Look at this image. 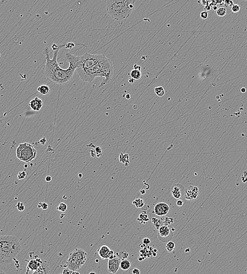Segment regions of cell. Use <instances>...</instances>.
Here are the masks:
<instances>
[{"mask_svg": "<svg viewBox=\"0 0 247 274\" xmlns=\"http://www.w3.org/2000/svg\"><path fill=\"white\" fill-rule=\"evenodd\" d=\"M50 269L46 261H42L40 267L33 274H50Z\"/></svg>", "mask_w": 247, "mask_h": 274, "instance_id": "15", "label": "cell"}, {"mask_svg": "<svg viewBox=\"0 0 247 274\" xmlns=\"http://www.w3.org/2000/svg\"><path fill=\"white\" fill-rule=\"evenodd\" d=\"M130 77L134 79L135 80H138L141 78V71L137 69H134L130 72Z\"/></svg>", "mask_w": 247, "mask_h": 274, "instance_id": "19", "label": "cell"}, {"mask_svg": "<svg viewBox=\"0 0 247 274\" xmlns=\"http://www.w3.org/2000/svg\"><path fill=\"white\" fill-rule=\"evenodd\" d=\"M75 46V44L74 43H73V42H70V43H68L66 44L65 45V47L66 49H72L73 47Z\"/></svg>", "mask_w": 247, "mask_h": 274, "instance_id": "37", "label": "cell"}, {"mask_svg": "<svg viewBox=\"0 0 247 274\" xmlns=\"http://www.w3.org/2000/svg\"><path fill=\"white\" fill-rule=\"evenodd\" d=\"M173 231L168 226H160L158 231V238L163 243L170 241L173 238Z\"/></svg>", "mask_w": 247, "mask_h": 274, "instance_id": "8", "label": "cell"}, {"mask_svg": "<svg viewBox=\"0 0 247 274\" xmlns=\"http://www.w3.org/2000/svg\"><path fill=\"white\" fill-rule=\"evenodd\" d=\"M175 247H176V245L175 244V243L171 241H168L167 245L166 246V249L169 253L173 252L175 249Z\"/></svg>", "mask_w": 247, "mask_h": 274, "instance_id": "23", "label": "cell"}, {"mask_svg": "<svg viewBox=\"0 0 247 274\" xmlns=\"http://www.w3.org/2000/svg\"><path fill=\"white\" fill-rule=\"evenodd\" d=\"M82 80L91 83L96 77H105L99 87H103L112 80L113 74V65L110 59L105 55L97 63L86 70L76 69Z\"/></svg>", "mask_w": 247, "mask_h": 274, "instance_id": "2", "label": "cell"}, {"mask_svg": "<svg viewBox=\"0 0 247 274\" xmlns=\"http://www.w3.org/2000/svg\"><path fill=\"white\" fill-rule=\"evenodd\" d=\"M121 259L119 257L110 259L108 261V271L113 274H116L120 267Z\"/></svg>", "mask_w": 247, "mask_h": 274, "instance_id": "11", "label": "cell"}, {"mask_svg": "<svg viewBox=\"0 0 247 274\" xmlns=\"http://www.w3.org/2000/svg\"><path fill=\"white\" fill-rule=\"evenodd\" d=\"M67 204L63 202H61L60 204L57 207V209L58 211L62 213H65L66 211H67Z\"/></svg>", "mask_w": 247, "mask_h": 274, "instance_id": "29", "label": "cell"}, {"mask_svg": "<svg viewBox=\"0 0 247 274\" xmlns=\"http://www.w3.org/2000/svg\"><path fill=\"white\" fill-rule=\"evenodd\" d=\"M62 274H80V273L77 272V271H73L70 270L67 267L65 268L64 269Z\"/></svg>", "mask_w": 247, "mask_h": 274, "instance_id": "30", "label": "cell"}, {"mask_svg": "<svg viewBox=\"0 0 247 274\" xmlns=\"http://www.w3.org/2000/svg\"><path fill=\"white\" fill-rule=\"evenodd\" d=\"M65 44L57 45L53 44L52 48L53 50V57L50 59L49 48L46 47L44 49L46 63L44 66V74L48 80L54 84H67L73 78L75 71L79 67V56L74 55L71 53H67L65 60L69 63V67L66 69L61 68L57 62V58L60 49L65 47Z\"/></svg>", "mask_w": 247, "mask_h": 274, "instance_id": "1", "label": "cell"}, {"mask_svg": "<svg viewBox=\"0 0 247 274\" xmlns=\"http://www.w3.org/2000/svg\"><path fill=\"white\" fill-rule=\"evenodd\" d=\"M241 179H242V182L245 183L247 182V171H244V172L242 173V177H241Z\"/></svg>", "mask_w": 247, "mask_h": 274, "instance_id": "36", "label": "cell"}, {"mask_svg": "<svg viewBox=\"0 0 247 274\" xmlns=\"http://www.w3.org/2000/svg\"><path fill=\"white\" fill-rule=\"evenodd\" d=\"M176 204H177V205L178 207H181V206H183V204H184V201L183 200L178 199V200L177 201Z\"/></svg>", "mask_w": 247, "mask_h": 274, "instance_id": "41", "label": "cell"}, {"mask_svg": "<svg viewBox=\"0 0 247 274\" xmlns=\"http://www.w3.org/2000/svg\"><path fill=\"white\" fill-rule=\"evenodd\" d=\"M96 263H98V262H99V260H98V259H96Z\"/></svg>", "mask_w": 247, "mask_h": 274, "instance_id": "57", "label": "cell"}, {"mask_svg": "<svg viewBox=\"0 0 247 274\" xmlns=\"http://www.w3.org/2000/svg\"><path fill=\"white\" fill-rule=\"evenodd\" d=\"M1 57V54L0 53V57Z\"/></svg>", "mask_w": 247, "mask_h": 274, "instance_id": "58", "label": "cell"}, {"mask_svg": "<svg viewBox=\"0 0 247 274\" xmlns=\"http://www.w3.org/2000/svg\"><path fill=\"white\" fill-rule=\"evenodd\" d=\"M184 188L181 184H174L171 188V194L174 198L179 199L182 196V194Z\"/></svg>", "mask_w": 247, "mask_h": 274, "instance_id": "14", "label": "cell"}, {"mask_svg": "<svg viewBox=\"0 0 247 274\" xmlns=\"http://www.w3.org/2000/svg\"><path fill=\"white\" fill-rule=\"evenodd\" d=\"M155 92L158 97H163L165 94V91L163 87H157L155 88Z\"/></svg>", "mask_w": 247, "mask_h": 274, "instance_id": "22", "label": "cell"}, {"mask_svg": "<svg viewBox=\"0 0 247 274\" xmlns=\"http://www.w3.org/2000/svg\"><path fill=\"white\" fill-rule=\"evenodd\" d=\"M201 19L204 20H206L207 18L208 17V13L207 11H203L201 12Z\"/></svg>", "mask_w": 247, "mask_h": 274, "instance_id": "35", "label": "cell"}, {"mask_svg": "<svg viewBox=\"0 0 247 274\" xmlns=\"http://www.w3.org/2000/svg\"><path fill=\"white\" fill-rule=\"evenodd\" d=\"M21 250V245L18 238L14 236H0V264H9Z\"/></svg>", "mask_w": 247, "mask_h": 274, "instance_id": "3", "label": "cell"}, {"mask_svg": "<svg viewBox=\"0 0 247 274\" xmlns=\"http://www.w3.org/2000/svg\"><path fill=\"white\" fill-rule=\"evenodd\" d=\"M119 159L120 162L127 167L129 164V157L128 154H123L122 152L120 153L119 156Z\"/></svg>", "mask_w": 247, "mask_h": 274, "instance_id": "17", "label": "cell"}, {"mask_svg": "<svg viewBox=\"0 0 247 274\" xmlns=\"http://www.w3.org/2000/svg\"><path fill=\"white\" fill-rule=\"evenodd\" d=\"M199 194V188L195 186H189L185 191L184 197L188 201H194L197 199Z\"/></svg>", "mask_w": 247, "mask_h": 274, "instance_id": "9", "label": "cell"}, {"mask_svg": "<svg viewBox=\"0 0 247 274\" xmlns=\"http://www.w3.org/2000/svg\"><path fill=\"white\" fill-rule=\"evenodd\" d=\"M0 274H5V273L2 270H0Z\"/></svg>", "mask_w": 247, "mask_h": 274, "instance_id": "54", "label": "cell"}, {"mask_svg": "<svg viewBox=\"0 0 247 274\" xmlns=\"http://www.w3.org/2000/svg\"><path fill=\"white\" fill-rule=\"evenodd\" d=\"M43 101L38 97H35L29 104L31 108L34 111H39L43 107Z\"/></svg>", "mask_w": 247, "mask_h": 274, "instance_id": "13", "label": "cell"}, {"mask_svg": "<svg viewBox=\"0 0 247 274\" xmlns=\"http://www.w3.org/2000/svg\"><path fill=\"white\" fill-rule=\"evenodd\" d=\"M41 206H42V202H39V204H38V208H41Z\"/></svg>", "mask_w": 247, "mask_h": 274, "instance_id": "52", "label": "cell"}, {"mask_svg": "<svg viewBox=\"0 0 247 274\" xmlns=\"http://www.w3.org/2000/svg\"><path fill=\"white\" fill-rule=\"evenodd\" d=\"M17 157L21 161L30 162L36 158L37 151L33 146L29 143L20 144L17 148Z\"/></svg>", "mask_w": 247, "mask_h": 274, "instance_id": "6", "label": "cell"}, {"mask_svg": "<svg viewBox=\"0 0 247 274\" xmlns=\"http://www.w3.org/2000/svg\"><path fill=\"white\" fill-rule=\"evenodd\" d=\"M50 87L46 84H43L37 88V91L42 95H46L50 92Z\"/></svg>", "mask_w": 247, "mask_h": 274, "instance_id": "20", "label": "cell"}, {"mask_svg": "<svg viewBox=\"0 0 247 274\" xmlns=\"http://www.w3.org/2000/svg\"><path fill=\"white\" fill-rule=\"evenodd\" d=\"M138 220H140V222H139V224H142L143 223L145 224V223L149 221V218H148V216L147 214H146L145 215L144 213H142L141 214H140L139 218H138Z\"/></svg>", "mask_w": 247, "mask_h": 274, "instance_id": "24", "label": "cell"}, {"mask_svg": "<svg viewBox=\"0 0 247 274\" xmlns=\"http://www.w3.org/2000/svg\"><path fill=\"white\" fill-rule=\"evenodd\" d=\"M42 261L40 258H37L36 259H32L28 262L27 266V274L29 271H31L32 273L37 271L40 267Z\"/></svg>", "mask_w": 247, "mask_h": 274, "instance_id": "12", "label": "cell"}, {"mask_svg": "<svg viewBox=\"0 0 247 274\" xmlns=\"http://www.w3.org/2000/svg\"><path fill=\"white\" fill-rule=\"evenodd\" d=\"M143 244H145L146 245H149L150 244L151 241H150V239H149L148 238H145L143 239Z\"/></svg>", "mask_w": 247, "mask_h": 274, "instance_id": "38", "label": "cell"}, {"mask_svg": "<svg viewBox=\"0 0 247 274\" xmlns=\"http://www.w3.org/2000/svg\"><path fill=\"white\" fill-rule=\"evenodd\" d=\"M87 253L83 249L75 248L70 253L66 261V267L73 271H77L87 261Z\"/></svg>", "mask_w": 247, "mask_h": 274, "instance_id": "5", "label": "cell"}, {"mask_svg": "<svg viewBox=\"0 0 247 274\" xmlns=\"http://www.w3.org/2000/svg\"><path fill=\"white\" fill-rule=\"evenodd\" d=\"M110 250V248L107 245H103L97 250V252L102 259H105L108 258V254Z\"/></svg>", "mask_w": 247, "mask_h": 274, "instance_id": "16", "label": "cell"}, {"mask_svg": "<svg viewBox=\"0 0 247 274\" xmlns=\"http://www.w3.org/2000/svg\"><path fill=\"white\" fill-rule=\"evenodd\" d=\"M126 99H129L130 98V94H126Z\"/></svg>", "mask_w": 247, "mask_h": 274, "instance_id": "49", "label": "cell"}, {"mask_svg": "<svg viewBox=\"0 0 247 274\" xmlns=\"http://www.w3.org/2000/svg\"><path fill=\"white\" fill-rule=\"evenodd\" d=\"M104 56V54H93L86 52L83 55L79 56V67L77 69H88L97 63Z\"/></svg>", "mask_w": 247, "mask_h": 274, "instance_id": "7", "label": "cell"}, {"mask_svg": "<svg viewBox=\"0 0 247 274\" xmlns=\"http://www.w3.org/2000/svg\"><path fill=\"white\" fill-rule=\"evenodd\" d=\"M187 252L188 253V254H189L190 252H191V250H190L189 248H187V249L185 250V253H186V254H187Z\"/></svg>", "mask_w": 247, "mask_h": 274, "instance_id": "47", "label": "cell"}, {"mask_svg": "<svg viewBox=\"0 0 247 274\" xmlns=\"http://www.w3.org/2000/svg\"><path fill=\"white\" fill-rule=\"evenodd\" d=\"M134 81H135V80H134V79H133L132 78H129V80H128V82H129V84H132L134 83Z\"/></svg>", "mask_w": 247, "mask_h": 274, "instance_id": "46", "label": "cell"}, {"mask_svg": "<svg viewBox=\"0 0 247 274\" xmlns=\"http://www.w3.org/2000/svg\"><path fill=\"white\" fill-rule=\"evenodd\" d=\"M157 254H158V253H155V252H154V251H153V254H152V256H154V257H156V256H157Z\"/></svg>", "mask_w": 247, "mask_h": 274, "instance_id": "48", "label": "cell"}, {"mask_svg": "<svg viewBox=\"0 0 247 274\" xmlns=\"http://www.w3.org/2000/svg\"><path fill=\"white\" fill-rule=\"evenodd\" d=\"M45 180L47 182H50V181L52 180V177L50 176H47L45 178Z\"/></svg>", "mask_w": 247, "mask_h": 274, "instance_id": "44", "label": "cell"}, {"mask_svg": "<svg viewBox=\"0 0 247 274\" xmlns=\"http://www.w3.org/2000/svg\"><path fill=\"white\" fill-rule=\"evenodd\" d=\"M27 177V173L25 171H21V172H20L18 174H17V178L20 180H22V179H23L24 178H25V177Z\"/></svg>", "mask_w": 247, "mask_h": 274, "instance_id": "32", "label": "cell"}, {"mask_svg": "<svg viewBox=\"0 0 247 274\" xmlns=\"http://www.w3.org/2000/svg\"><path fill=\"white\" fill-rule=\"evenodd\" d=\"M41 208L44 209V210H46L48 208V204L46 202H42V206Z\"/></svg>", "mask_w": 247, "mask_h": 274, "instance_id": "42", "label": "cell"}, {"mask_svg": "<svg viewBox=\"0 0 247 274\" xmlns=\"http://www.w3.org/2000/svg\"><path fill=\"white\" fill-rule=\"evenodd\" d=\"M46 142V139H45V138L42 139L40 140L41 143L42 144H45Z\"/></svg>", "mask_w": 247, "mask_h": 274, "instance_id": "45", "label": "cell"}, {"mask_svg": "<svg viewBox=\"0 0 247 274\" xmlns=\"http://www.w3.org/2000/svg\"><path fill=\"white\" fill-rule=\"evenodd\" d=\"M138 261H144L143 259V257H141V256H139V257H138Z\"/></svg>", "mask_w": 247, "mask_h": 274, "instance_id": "50", "label": "cell"}, {"mask_svg": "<svg viewBox=\"0 0 247 274\" xmlns=\"http://www.w3.org/2000/svg\"><path fill=\"white\" fill-rule=\"evenodd\" d=\"M132 203H133V204H135V206H136L137 208H142L144 206V204H145L144 201L142 199H140V198H136V199H135V200L133 201Z\"/></svg>", "mask_w": 247, "mask_h": 274, "instance_id": "21", "label": "cell"}, {"mask_svg": "<svg viewBox=\"0 0 247 274\" xmlns=\"http://www.w3.org/2000/svg\"><path fill=\"white\" fill-rule=\"evenodd\" d=\"M129 256V253L128 252L126 251H122L120 253H119L118 257H120L121 260H123V259H126Z\"/></svg>", "mask_w": 247, "mask_h": 274, "instance_id": "28", "label": "cell"}, {"mask_svg": "<svg viewBox=\"0 0 247 274\" xmlns=\"http://www.w3.org/2000/svg\"><path fill=\"white\" fill-rule=\"evenodd\" d=\"M225 4H226L225 5H226L228 7L230 6L231 7L234 5L233 2H232V1L231 0H226V1H225Z\"/></svg>", "mask_w": 247, "mask_h": 274, "instance_id": "39", "label": "cell"}, {"mask_svg": "<svg viewBox=\"0 0 247 274\" xmlns=\"http://www.w3.org/2000/svg\"><path fill=\"white\" fill-rule=\"evenodd\" d=\"M162 219H163V222L164 223V225L165 226H168L174 222V218L169 217H165Z\"/></svg>", "mask_w": 247, "mask_h": 274, "instance_id": "27", "label": "cell"}, {"mask_svg": "<svg viewBox=\"0 0 247 274\" xmlns=\"http://www.w3.org/2000/svg\"><path fill=\"white\" fill-rule=\"evenodd\" d=\"M153 251H154V252H155V253H158V251H157V249H156V248H155V249H153Z\"/></svg>", "mask_w": 247, "mask_h": 274, "instance_id": "53", "label": "cell"}, {"mask_svg": "<svg viewBox=\"0 0 247 274\" xmlns=\"http://www.w3.org/2000/svg\"><path fill=\"white\" fill-rule=\"evenodd\" d=\"M227 14V9L224 7H221L219 8L217 10V15L220 17L225 16Z\"/></svg>", "mask_w": 247, "mask_h": 274, "instance_id": "25", "label": "cell"}, {"mask_svg": "<svg viewBox=\"0 0 247 274\" xmlns=\"http://www.w3.org/2000/svg\"><path fill=\"white\" fill-rule=\"evenodd\" d=\"M0 1H1V0H0Z\"/></svg>", "mask_w": 247, "mask_h": 274, "instance_id": "59", "label": "cell"}, {"mask_svg": "<svg viewBox=\"0 0 247 274\" xmlns=\"http://www.w3.org/2000/svg\"><path fill=\"white\" fill-rule=\"evenodd\" d=\"M90 152L91 156H92V157H95L96 156V151H95V150L92 149V150H90Z\"/></svg>", "mask_w": 247, "mask_h": 274, "instance_id": "43", "label": "cell"}, {"mask_svg": "<svg viewBox=\"0 0 247 274\" xmlns=\"http://www.w3.org/2000/svg\"><path fill=\"white\" fill-rule=\"evenodd\" d=\"M241 92H244H244H246V89H245V88H242V89H241Z\"/></svg>", "mask_w": 247, "mask_h": 274, "instance_id": "51", "label": "cell"}, {"mask_svg": "<svg viewBox=\"0 0 247 274\" xmlns=\"http://www.w3.org/2000/svg\"><path fill=\"white\" fill-rule=\"evenodd\" d=\"M95 151L96 152V156L97 157H100L102 155V150L100 147H97L95 148Z\"/></svg>", "mask_w": 247, "mask_h": 274, "instance_id": "34", "label": "cell"}, {"mask_svg": "<svg viewBox=\"0 0 247 274\" xmlns=\"http://www.w3.org/2000/svg\"><path fill=\"white\" fill-rule=\"evenodd\" d=\"M131 267V263L130 261L127 259L122 260L120 261V268L123 271H128Z\"/></svg>", "mask_w": 247, "mask_h": 274, "instance_id": "18", "label": "cell"}, {"mask_svg": "<svg viewBox=\"0 0 247 274\" xmlns=\"http://www.w3.org/2000/svg\"><path fill=\"white\" fill-rule=\"evenodd\" d=\"M135 5V0H108L106 10L112 18L122 21L130 16Z\"/></svg>", "mask_w": 247, "mask_h": 274, "instance_id": "4", "label": "cell"}, {"mask_svg": "<svg viewBox=\"0 0 247 274\" xmlns=\"http://www.w3.org/2000/svg\"><path fill=\"white\" fill-rule=\"evenodd\" d=\"M17 208L20 211H23L25 209L24 204L22 202H19L17 204Z\"/></svg>", "mask_w": 247, "mask_h": 274, "instance_id": "33", "label": "cell"}, {"mask_svg": "<svg viewBox=\"0 0 247 274\" xmlns=\"http://www.w3.org/2000/svg\"><path fill=\"white\" fill-rule=\"evenodd\" d=\"M96 274V273H95V271H92V272H90V274Z\"/></svg>", "mask_w": 247, "mask_h": 274, "instance_id": "55", "label": "cell"}, {"mask_svg": "<svg viewBox=\"0 0 247 274\" xmlns=\"http://www.w3.org/2000/svg\"><path fill=\"white\" fill-rule=\"evenodd\" d=\"M169 206L165 202H159L154 207V213L158 216H165L169 211Z\"/></svg>", "mask_w": 247, "mask_h": 274, "instance_id": "10", "label": "cell"}, {"mask_svg": "<svg viewBox=\"0 0 247 274\" xmlns=\"http://www.w3.org/2000/svg\"><path fill=\"white\" fill-rule=\"evenodd\" d=\"M131 272H132V273L133 274H140V270H139V269L137 268H133V269H132V271H131Z\"/></svg>", "mask_w": 247, "mask_h": 274, "instance_id": "40", "label": "cell"}, {"mask_svg": "<svg viewBox=\"0 0 247 274\" xmlns=\"http://www.w3.org/2000/svg\"><path fill=\"white\" fill-rule=\"evenodd\" d=\"M231 10L233 13H236L239 12L240 10V7L238 4H234L231 7Z\"/></svg>", "mask_w": 247, "mask_h": 274, "instance_id": "31", "label": "cell"}, {"mask_svg": "<svg viewBox=\"0 0 247 274\" xmlns=\"http://www.w3.org/2000/svg\"><path fill=\"white\" fill-rule=\"evenodd\" d=\"M79 177H80V178L82 177V174H79Z\"/></svg>", "mask_w": 247, "mask_h": 274, "instance_id": "56", "label": "cell"}, {"mask_svg": "<svg viewBox=\"0 0 247 274\" xmlns=\"http://www.w3.org/2000/svg\"><path fill=\"white\" fill-rule=\"evenodd\" d=\"M152 223L154 224V226L156 227L157 229H159V228L161 226V221L157 219L156 218L154 217L151 219Z\"/></svg>", "mask_w": 247, "mask_h": 274, "instance_id": "26", "label": "cell"}]
</instances>
